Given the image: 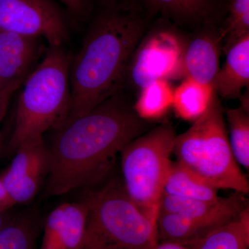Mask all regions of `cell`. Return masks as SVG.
Here are the masks:
<instances>
[{
  "label": "cell",
  "instance_id": "6da1fadb",
  "mask_svg": "<svg viewBox=\"0 0 249 249\" xmlns=\"http://www.w3.org/2000/svg\"><path fill=\"white\" fill-rule=\"evenodd\" d=\"M145 121L136 114L122 91L86 114L52 129L47 196H63L102 183L112 171L116 155L142 134Z\"/></svg>",
  "mask_w": 249,
  "mask_h": 249
},
{
  "label": "cell",
  "instance_id": "7a4b0ae2",
  "mask_svg": "<svg viewBox=\"0 0 249 249\" xmlns=\"http://www.w3.org/2000/svg\"><path fill=\"white\" fill-rule=\"evenodd\" d=\"M155 17L138 0L103 1L78 52L71 55L67 119L86 114L122 90L134 51Z\"/></svg>",
  "mask_w": 249,
  "mask_h": 249
},
{
  "label": "cell",
  "instance_id": "3957f363",
  "mask_svg": "<svg viewBox=\"0 0 249 249\" xmlns=\"http://www.w3.org/2000/svg\"><path fill=\"white\" fill-rule=\"evenodd\" d=\"M70 59L71 55L64 46H48L39 65L23 83L14 132L6 147L9 155L23 142L44 139L45 132L70 115Z\"/></svg>",
  "mask_w": 249,
  "mask_h": 249
},
{
  "label": "cell",
  "instance_id": "277c9868",
  "mask_svg": "<svg viewBox=\"0 0 249 249\" xmlns=\"http://www.w3.org/2000/svg\"><path fill=\"white\" fill-rule=\"evenodd\" d=\"M173 153L177 161L217 189L248 194L249 181L232 155L224 109L215 91L206 112L177 135Z\"/></svg>",
  "mask_w": 249,
  "mask_h": 249
},
{
  "label": "cell",
  "instance_id": "5b68a950",
  "mask_svg": "<svg viewBox=\"0 0 249 249\" xmlns=\"http://www.w3.org/2000/svg\"><path fill=\"white\" fill-rule=\"evenodd\" d=\"M89 208L82 249H152L158 242L157 225L131 200L122 182L85 190Z\"/></svg>",
  "mask_w": 249,
  "mask_h": 249
},
{
  "label": "cell",
  "instance_id": "8992f818",
  "mask_svg": "<svg viewBox=\"0 0 249 249\" xmlns=\"http://www.w3.org/2000/svg\"><path fill=\"white\" fill-rule=\"evenodd\" d=\"M176 137L173 126L163 124L134 139L120 153L124 191L156 225Z\"/></svg>",
  "mask_w": 249,
  "mask_h": 249
},
{
  "label": "cell",
  "instance_id": "52a82bcc",
  "mask_svg": "<svg viewBox=\"0 0 249 249\" xmlns=\"http://www.w3.org/2000/svg\"><path fill=\"white\" fill-rule=\"evenodd\" d=\"M139 42L129 62L125 83L140 90L155 80L184 76L186 44L175 24L160 18Z\"/></svg>",
  "mask_w": 249,
  "mask_h": 249
},
{
  "label": "cell",
  "instance_id": "ba28073f",
  "mask_svg": "<svg viewBox=\"0 0 249 249\" xmlns=\"http://www.w3.org/2000/svg\"><path fill=\"white\" fill-rule=\"evenodd\" d=\"M0 30L41 37L48 46L68 40L66 18L52 0H0Z\"/></svg>",
  "mask_w": 249,
  "mask_h": 249
},
{
  "label": "cell",
  "instance_id": "9c48e42d",
  "mask_svg": "<svg viewBox=\"0 0 249 249\" xmlns=\"http://www.w3.org/2000/svg\"><path fill=\"white\" fill-rule=\"evenodd\" d=\"M11 164L0 178L15 204L32 200L45 183L50 167L44 139L23 142L15 150Z\"/></svg>",
  "mask_w": 249,
  "mask_h": 249
},
{
  "label": "cell",
  "instance_id": "30bf717a",
  "mask_svg": "<svg viewBox=\"0 0 249 249\" xmlns=\"http://www.w3.org/2000/svg\"><path fill=\"white\" fill-rule=\"evenodd\" d=\"M45 39L0 30V80L14 93L39 65L47 50Z\"/></svg>",
  "mask_w": 249,
  "mask_h": 249
},
{
  "label": "cell",
  "instance_id": "8fae6325",
  "mask_svg": "<svg viewBox=\"0 0 249 249\" xmlns=\"http://www.w3.org/2000/svg\"><path fill=\"white\" fill-rule=\"evenodd\" d=\"M249 208L246 195L235 193L227 197L208 201L162 195L160 211L193 219L209 231L233 220Z\"/></svg>",
  "mask_w": 249,
  "mask_h": 249
},
{
  "label": "cell",
  "instance_id": "7c38bea8",
  "mask_svg": "<svg viewBox=\"0 0 249 249\" xmlns=\"http://www.w3.org/2000/svg\"><path fill=\"white\" fill-rule=\"evenodd\" d=\"M89 208L83 199L52 210L43 226L40 249H82Z\"/></svg>",
  "mask_w": 249,
  "mask_h": 249
},
{
  "label": "cell",
  "instance_id": "4fadbf2b",
  "mask_svg": "<svg viewBox=\"0 0 249 249\" xmlns=\"http://www.w3.org/2000/svg\"><path fill=\"white\" fill-rule=\"evenodd\" d=\"M154 16L168 19L178 27L200 29L216 24L227 0H138Z\"/></svg>",
  "mask_w": 249,
  "mask_h": 249
},
{
  "label": "cell",
  "instance_id": "5bb4252c",
  "mask_svg": "<svg viewBox=\"0 0 249 249\" xmlns=\"http://www.w3.org/2000/svg\"><path fill=\"white\" fill-rule=\"evenodd\" d=\"M216 24H208L191 42L186 44L183 55V70L186 78L204 85H213L219 70L222 49L220 30Z\"/></svg>",
  "mask_w": 249,
  "mask_h": 249
},
{
  "label": "cell",
  "instance_id": "9a60e30c",
  "mask_svg": "<svg viewBox=\"0 0 249 249\" xmlns=\"http://www.w3.org/2000/svg\"><path fill=\"white\" fill-rule=\"evenodd\" d=\"M227 58L219 69L213 88L218 96L225 99L240 98L249 84V34L226 51Z\"/></svg>",
  "mask_w": 249,
  "mask_h": 249
},
{
  "label": "cell",
  "instance_id": "2e32d148",
  "mask_svg": "<svg viewBox=\"0 0 249 249\" xmlns=\"http://www.w3.org/2000/svg\"><path fill=\"white\" fill-rule=\"evenodd\" d=\"M183 245L189 249H249V207L233 220Z\"/></svg>",
  "mask_w": 249,
  "mask_h": 249
},
{
  "label": "cell",
  "instance_id": "e0dca14e",
  "mask_svg": "<svg viewBox=\"0 0 249 249\" xmlns=\"http://www.w3.org/2000/svg\"><path fill=\"white\" fill-rule=\"evenodd\" d=\"M215 187L188 170L173 162L163 188V194L186 199L214 201L219 199Z\"/></svg>",
  "mask_w": 249,
  "mask_h": 249
},
{
  "label": "cell",
  "instance_id": "ac0fdd59",
  "mask_svg": "<svg viewBox=\"0 0 249 249\" xmlns=\"http://www.w3.org/2000/svg\"><path fill=\"white\" fill-rule=\"evenodd\" d=\"M214 93L212 85L186 78L174 89L172 107L180 119L194 122L207 110Z\"/></svg>",
  "mask_w": 249,
  "mask_h": 249
},
{
  "label": "cell",
  "instance_id": "d6986e66",
  "mask_svg": "<svg viewBox=\"0 0 249 249\" xmlns=\"http://www.w3.org/2000/svg\"><path fill=\"white\" fill-rule=\"evenodd\" d=\"M42 222L35 211L14 214L0 229V249H37Z\"/></svg>",
  "mask_w": 249,
  "mask_h": 249
},
{
  "label": "cell",
  "instance_id": "ffe728a7",
  "mask_svg": "<svg viewBox=\"0 0 249 249\" xmlns=\"http://www.w3.org/2000/svg\"><path fill=\"white\" fill-rule=\"evenodd\" d=\"M173 94L168 80H155L140 89L134 110L142 120H159L173 107Z\"/></svg>",
  "mask_w": 249,
  "mask_h": 249
},
{
  "label": "cell",
  "instance_id": "44dd1931",
  "mask_svg": "<svg viewBox=\"0 0 249 249\" xmlns=\"http://www.w3.org/2000/svg\"><path fill=\"white\" fill-rule=\"evenodd\" d=\"M238 107L225 111L229 127V143L234 158L239 165L249 168V94L241 96Z\"/></svg>",
  "mask_w": 249,
  "mask_h": 249
},
{
  "label": "cell",
  "instance_id": "7402d4cb",
  "mask_svg": "<svg viewBox=\"0 0 249 249\" xmlns=\"http://www.w3.org/2000/svg\"><path fill=\"white\" fill-rule=\"evenodd\" d=\"M157 230L158 242L182 245L197 240L211 232L190 218L160 211L157 219Z\"/></svg>",
  "mask_w": 249,
  "mask_h": 249
},
{
  "label": "cell",
  "instance_id": "603a6c76",
  "mask_svg": "<svg viewBox=\"0 0 249 249\" xmlns=\"http://www.w3.org/2000/svg\"><path fill=\"white\" fill-rule=\"evenodd\" d=\"M229 14L220 29L222 49L229 47L249 34V0H231L228 4Z\"/></svg>",
  "mask_w": 249,
  "mask_h": 249
},
{
  "label": "cell",
  "instance_id": "cb8c5ba5",
  "mask_svg": "<svg viewBox=\"0 0 249 249\" xmlns=\"http://www.w3.org/2000/svg\"><path fill=\"white\" fill-rule=\"evenodd\" d=\"M72 14L82 16L88 11V0H59Z\"/></svg>",
  "mask_w": 249,
  "mask_h": 249
},
{
  "label": "cell",
  "instance_id": "d4e9b609",
  "mask_svg": "<svg viewBox=\"0 0 249 249\" xmlns=\"http://www.w3.org/2000/svg\"><path fill=\"white\" fill-rule=\"evenodd\" d=\"M15 205L16 204L11 200L0 178V211H9L12 209Z\"/></svg>",
  "mask_w": 249,
  "mask_h": 249
},
{
  "label": "cell",
  "instance_id": "484cf974",
  "mask_svg": "<svg viewBox=\"0 0 249 249\" xmlns=\"http://www.w3.org/2000/svg\"><path fill=\"white\" fill-rule=\"evenodd\" d=\"M10 96H2L0 97V124L4 119L6 110H7L8 105H9ZM5 149L4 142H3L2 134L0 131V152L4 151Z\"/></svg>",
  "mask_w": 249,
  "mask_h": 249
},
{
  "label": "cell",
  "instance_id": "4316f807",
  "mask_svg": "<svg viewBox=\"0 0 249 249\" xmlns=\"http://www.w3.org/2000/svg\"><path fill=\"white\" fill-rule=\"evenodd\" d=\"M152 249H189L181 244L171 242H158Z\"/></svg>",
  "mask_w": 249,
  "mask_h": 249
},
{
  "label": "cell",
  "instance_id": "83f0119b",
  "mask_svg": "<svg viewBox=\"0 0 249 249\" xmlns=\"http://www.w3.org/2000/svg\"><path fill=\"white\" fill-rule=\"evenodd\" d=\"M14 215L10 210L6 211H0V229L6 224L10 219Z\"/></svg>",
  "mask_w": 249,
  "mask_h": 249
},
{
  "label": "cell",
  "instance_id": "f1b7e54d",
  "mask_svg": "<svg viewBox=\"0 0 249 249\" xmlns=\"http://www.w3.org/2000/svg\"><path fill=\"white\" fill-rule=\"evenodd\" d=\"M13 93H14L11 92L5 88L4 85H3L1 80H0V97H2V96H10V97H11Z\"/></svg>",
  "mask_w": 249,
  "mask_h": 249
},
{
  "label": "cell",
  "instance_id": "f546056e",
  "mask_svg": "<svg viewBox=\"0 0 249 249\" xmlns=\"http://www.w3.org/2000/svg\"><path fill=\"white\" fill-rule=\"evenodd\" d=\"M227 1H229H229H231V0H227Z\"/></svg>",
  "mask_w": 249,
  "mask_h": 249
},
{
  "label": "cell",
  "instance_id": "4dcf8cb0",
  "mask_svg": "<svg viewBox=\"0 0 249 249\" xmlns=\"http://www.w3.org/2000/svg\"><path fill=\"white\" fill-rule=\"evenodd\" d=\"M107 1V0H103V1Z\"/></svg>",
  "mask_w": 249,
  "mask_h": 249
},
{
  "label": "cell",
  "instance_id": "1f68e13d",
  "mask_svg": "<svg viewBox=\"0 0 249 249\" xmlns=\"http://www.w3.org/2000/svg\"><path fill=\"white\" fill-rule=\"evenodd\" d=\"M0 154H1V152H0Z\"/></svg>",
  "mask_w": 249,
  "mask_h": 249
}]
</instances>
